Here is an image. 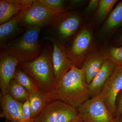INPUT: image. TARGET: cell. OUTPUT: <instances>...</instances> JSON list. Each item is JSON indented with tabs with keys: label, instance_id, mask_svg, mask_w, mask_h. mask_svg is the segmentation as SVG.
Listing matches in <instances>:
<instances>
[{
	"label": "cell",
	"instance_id": "6da1fadb",
	"mask_svg": "<svg viewBox=\"0 0 122 122\" xmlns=\"http://www.w3.org/2000/svg\"><path fill=\"white\" fill-rule=\"evenodd\" d=\"M54 95L55 100H60L76 108L89 99V85L84 69L72 65L57 83Z\"/></svg>",
	"mask_w": 122,
	"mask_h": 122
},
{
	"label": "cell",
	"instance_id": "7a4b0ae2",
	"mask_svg": "<svg viewBox=\"0 0 122 122\" xmlns=\"http://www.w3.org/2000/svg\"><path fill=\"white\" fill-rule=\"evenodd\" d=\"M52 53L50 48H46L37 58L21 62L20 65L39 89L54 95L56 83L54 76Z\"/></svg>",
	"mask_w": 122,
	"mask_h": 122
},
{
	"label": "cell",
	"instance_id": "3957f363",
	"mask_svg": "<svg viewBox=\"0 0 122 122\" xmlns=\"http://www.w3.org/2000/svg\"><path fill=\"white\" fill-rule=\"evenodd\" d=\"M41 29L37 26L27 28L21 35L8 42L1 52L14 57L20 62L35 59L41 51L39 38Z\"/></svg>",
	"mask_w": 122,
	"mask_h": 122
},
{
	"label": "cell",
	"instance_id": "277c9868",
	"mask_svg": "<svg viewBox=\"0 0 122 122\" xmlns=\"http://www.w3.org/2000/svg\"><path fill=\"white\" fill-rule=\"evenodd\" d=\"M79 118L77 108L57 100L48 104L34 122H72Z\"/></svg>",
	"mask_w": 122,
	"mask_h": 122
},
{
	"label": "cell",
	"instance_id": "5b68a950",
	"mask_svg": "<svg viewBox=\"0 0 122 122\" xmlns=\"http://www.w3.org/2000/svg\"><path fill=\"white\" fill-rule=\"evenodd\" d=\"M93 43V34L89 26H86L75 35L67 47L66 55L72 65L80 68L86 55L91 49Z\"/></svg>",
	"mask_w": 122,
	"mask_h": 122
},
{
	"label": "cell",
	"instance_id": "8992f818",
	"mask_svg": "<svg viewBox=\"0 0 122 122\" xmlns=\"http://www.w3.org/2000/svg\"><path fill=\"white\" fill-rule=\"evenodd\" d=\"M60 15L39 2L38 0H35L31 6L26 10L19 23V26L27 28L33 26L42 28L52 26Z\"/></svg>",
	"mask_w": 122,
	"mask_h": 122
},
{
	"label": "cell",
	"instance_id": "52a82bcc",
	"mask_svg": "<svg viewBox=\"0 0 122 122\" xmlns=\"http://www.w3.org/2000/svg\"><path fill=\"white\" fill-rule=\"evenodd\" d=\"M77 109L82 122H115L100 95L88 99Z\"/></svg>",
	"mask_w": 122,
	"mask_h": 122
},
{
	"label": "cell",
	"instance_id": "ba28073f",
	"mask_svg": "<svg viewBox=\"0 0 122 122\" xmlns=\"http://www.w3.org/2000/svg\"><path fill=\"white\" fill-rule=\"evenodd\" d=\"M81 18L75 12H66L61 14L51 27L56 38L62 44L75 34L81 23Z\"/></svg>",
	"mask_w": 122,
	"mask_h": 122
},
{
	"label": "cell",
	"instance_id": "9c48e42d",
	"mask_svg": "<svg viewBox=\"0 0 122 122\" xmlns=\"http://www.w3.org/2000/svg\"><path fill=\"white\" fill-rule=\"evenodd\" d=\"M122 90V66L115 69L99 95L102 98L107 109L115 118L118 94Z\"/></svg>",
	"mask_w": 122,
	"mask_h": 122
},
{
	"label": "cell",
	"instance_id": "30bf717a",
	"mask_svg": "<svg viewBox=\"0 0 122 122\" xmlns=\"http://www.w3.org/2000/svg\"><path fill=\"white\" fill-rule=\"evenodd\" d=\"M47 39L53 44L52 63L54 76L57 84L69 70L72 64L67 56L64 44L53 36L47 38Z\"/></svg>",
	"mask_w": 122,
	"mask_h": 122
},
{
	"label": "cell",
	"instance_id": "8fae6325",
	"mask_svg": "<svg viewBox=\"0 0 122 122\" xmlns=\"http://www.w3.org/2000/svg\"><path fill=\"white\" fill-rule=\"evenodd\" d=\"M20 62L16 58L1 52L0 54V94H8L10 82L14 77L16 67Z\"/></svg>",
	"mask_w": 122,
	"mask_h": 122
},
{
	"label": "cell",
	"instance_id": "7c38bea8",
	"mask_svg": "<svg viewBox=\"0 0 122 122\" xmlns=\"http://www.w3.org/2000/svg\"><path fill=\"white\" fill-rule=\"evenodd\" d=\"M26 9L22 10L7 22L0 25V46L1 49L26 30L25 28L20 27L19 24Z\"/></svg>",
	"mask_w": 122,
	"mask_h": 122
},
{
	"label": "cell",
	"instance_id": "4fadbf2b",
	"mask_svg": "<svg viewBox=\"0 0 122 122\" xmlns=\"http://www.w3.org/2000/svg\"><path fill=\"white\" fill-rule=\"evenodd\" d=\"M0 106L2 111L0 117L14 122H22L23 103L13 98L8 94H0Z\"/></svg>",
	"mask_w": 122,
	"mask_h": 122
},
{
	"label": "cell",
	"instance_id": "5bb4252c",
	"mask_svg": "<svg viewBox=\"0 0 122 122\" xmlns=\"http://www.w3.org/2000/svg\"><path fill=\"white\" fill-rule=\"evenodd\" d=\"M35 0H0V25L7 22L24 10L29 8Z\"/></svg>",
	"mask_w": 122,
	"mask_h": 122
},
{
	"label": "cell",
	"instance_id": "9a60e30c",
	"mask_svg": "<svg viewBox=\"0 0 122 122\" xmlns=\"http://www.w3.org/2000/svg\"><path fill=\"white\" fill-rule=\"evenodd\" d=\"M116 65L111 60L107 59L99 72L89 85L90 96L91 98L98 96L114 70Z\"/></svg>",
	"mask_w": 122,
	"mask_h": 122
},
{
	"label": "cell",
	"instance_id": "2e32d148",
	"mask_svg": "<svg viewBox=\"0 0 122 122\" xmlns=\"http://www.w3.org/2000/svg\"><path fill=\"white\" fill-rule=\"evenodd\" d=\"M107 59L104 53L100 52L92 53L85 57L81 68L85 70L88 85L93 80Z\"/></svg>",
	"mask_w": 122,
	"mask_h": 122
},
{
	"label": "cell",
	"instance_id": "e0dca14e",
	"mask_svg": "<svg viewBox=\"0 0 122 122\" xmlns=\"http://www.w3.org/2000/svg\"><path fill=\"white\" fill-rule=\"evenodd\" d=\"M29 100L31 117L34 120L48 104L55 100L52 94L39 89L30 95Z\"/></svg>",
	"mask_w": 122,
	"mask_h": 122
},
{
	"label": "cell",
	"instance_id": "ac0fdd59",
	"mask_svg": "<svg viewBox=\"0 0 122 122\" xmlns=\"http://www.w3.org/2000/svg\"><path fill=\"white\" fill-rule=\"evenodd\" d=\"M8 94L13 98L23 104L29 100L30 96L27 91L14 79L10 82Z\"/></svg>",
	"mask_w": 122,
	"mask_h": 122
},
{
	"label": "cell",
	"instance_id": "d6986e66",
	"mask_svg": "<svg viewBox=\"0 0 122 122\" xmlns=\"http://www.w3.org/2000/svg\"><path fill=\"white\" fill-rule=\"evenodd\" d=\"M13 79L24 87L30 95L39 89L30 76L20 69L16 70Z\"/></svg>",
	"mask_w": 122,
	"mask_h": 122
},
{
	"label": "cell",
	"instance_id": "ffe728a7",
	"mask_svg": "<svg viewBox=\"0 0 122 122\" xmlns=\"http://www.w3.org/2000/svg\"><path fill=\"white\" fill-rule=\"evenodd\" d=\"M122 25V1L119 2L112 11L106 22V27L113 30Z\"/></svg>",
	"mask_w": 122,
	"mask_h": 122
},
{
	"label": "cell",
	"instance_id": "44dd1931",
	"mask_svg": "<svg viewBox=\"0 0 122 122\" xmlns=\"http://www.w3.org/2000/svg\"><path fill=\"white\" fill-rule=\"evenodd\" d=\"M39 2L45 5L56 13L61 14L67 12L68 8L66 1L63 0H38Z\"/></svg>",
	"mask_w": 122,
	"mask_h": 122
},
{
	"label": "cell",
	"instance_id": "7402d4cb",
	"mask_svg": "<svg viewBox=\"0 0 122 122\" xmlns=\"http://www.w3.org/2000/svg\"><path fill=\"white\" fill-rule=\"evenodd\" d=\"M117 0H101L96 13L97 17L100 20H103L109 14Z\"/></svg>",
	"mask_w": 122,
	"mask_h": 122
},
{
	"label": "cell",
	"instance_id": "603a6c76",
	"mask_svg": "<svg viewBox=\"0 0 122 122\" xmlns=\"http://www.w3.org/2000/svg\"><path fill=\"white\" fill-rule=\"evenodd\" d=\"M107 59L116 66H122V46L119 47H111L104 53Z\"/></svg>",
	"mask_w": 122,
	"mask_h": 122
},
{
	"label": "cell",
	"instance_id": "cb8c5ba5",
	"mask_svg": "<svg viewBox=\"0 0 122 122\" xmlns=\"http://www.w3.org/2000/svg\"><path fill=\"white\" fill-rule=\"evenodd\" d=\"M23 120L22 122H34V120L32 118L30 112L29 100L23 104Z\"/></svg>",
	"mask_w": 122,
	"mask_h": 122
},
{
	"label": "cell",
	"instance_id": "d4e9b609",
	"mask_svg": "<svg viewBox=\"0 0 122 122\" xmlns=\"http://www.w3.org/2000/svg\"><path fill=\"white\" fill-rule=\"evenodd\" d=\"M100 1V0H91L90 1L86 9V13L90 12L93 11L97 8H98Z\"/></svg>",
	"mask_w": 122,
	"mask_h": 122
},
{
	"label": "cell",
	"instance_id": "484cf974",
	"mask_svg": "<svg viewBox=\"0 0 122 122\" xmlns=\"http://www.w3.org/2000/svg\"><path fill=\"white\" fill-rule=\"evenodd\" d=\"M122 114V95L120 97V100L119 102L118 107L116 109V115L115 119L118 118Z\"/></svg>",
	"mask_w": 122,
	"mask_h": 122
},
{
	"label": "cell",
	"instance_id": "4316f807",
	"mask_svg": "<svg viewBox=\"0 0 122 122\" xmlns=\"http://www.w3.org/2000/svg\"><path fill=\"white\" fill-rule=\"evenodd\" d=\"M84 1L80 0H73L70 1V4L72 6H77L81 4Z\"/></svg>",
	"mask_w": 122,
	"mask_h": 122
},
{
	"label": "cell",
	"instance_id": "83f0119b",
	"mask_svg": "<svg viewBox=\"0 0 122 122\" xmlns=\"http://www.w3.org/2000/svg\"><path fill=\"white\" fill-rule=\"evenodd\" d=\"M117 42L119 44L122 45V33L118 38Z\"/></svg>",
	"mask_w": 122,
	"mask_h": 122
},
{
	"label": "cell",
	"instance_id": "f1b7e54d",
	"mask_svg": "<svg viewBox=\"0 0 122 122\" xmlns=\"http://www.w3.org/2000/svg\"><path fill=\"white\" fill-rule=\"evenodd\" d=\"M72 122H82L81 120V118H79V119H78V120H75V121H74Z\"/></svg>",
	"mask_w": 122,
	"mask_h": 122
},
{
	"label": "cell",
	"instance_id": "f546056e",
	"mask_svg": "<svg viewBox=\"0 0 122 122\" xmlns=\"http://www.w3.org/2000/svg\"><path fill=\"white\" fill-rule=\"evenodd\" d=\"M12 122V121H9V120H6V122Z\"/></svg>",
	"mask_w": 122,
	"mask_h": 122
},
{
	"label": "cell",
	"instance_id": "4dcf8cb0",
	"mask_svg": "<svg viewBox=\"0 0 122 122\" xmlns=\"http://www.w3.org/2000/svg\"><path fill=\"white\" fill-rule=\"evenodd\" d=\"M115 122H118V121H117V120H116ZM120 122H122V120H121V121H120Z\"/></svg>",
	"mask_w": 122,
	"mask_h": 122
}]
</instances>
